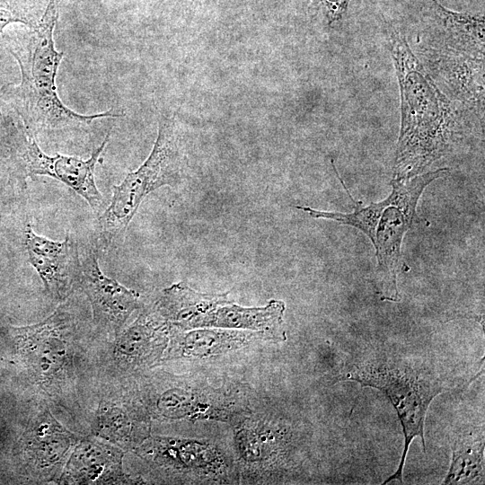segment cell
Masks as SVG:
<instances>
[{
	"instance_id": "cell-1",
	"label": "cell",
	"mask_w": 485,
	"mask_h": 485,
	"mask_svg": "<svg viewBox=\"0 0 485 485\" xmlns=\"http://www.w3.org/2000/svg\"><path fill=\"white\" fill-rule=\"evenodd\" d=\"M57 17L56 0H49L35 26L2 36L3 43L16 59L21 70L18 85L2 88L3 99L18 115L28 132L57 137L90 134L96 119L118 118L110 109L103 113L82 115L60 101L55 78L64 53L55 48L53 30Z\"/></svg>"
},
{
	"instance_id": "cell-2",
	"label": "cell",
	"mask_w": 485,
	"mask_h": 485,
	"mask_svg": "<svg viewBox=\"0 0 485 485\" xmlns=\"http://www.w3.org/2000/svg\"><path fill=\"white\" fill-rule=\"evenodd\" d=\"M401 93V122L392 180L423 173L443 157L460 136L454 106L411 51L404 35L386 29Z\"/></svg>"
},
{
	"instance_id": "cell-3",
	"label": "cell",
	"mask_w": 485,
	"mask_h": 485,
	"mask_svg": "<svg viewBox=\"0 0 485 485\" xmlns=\"http://www.w3.org/2000/svg\"><path fill=\"white\" fill-rule=\"evenodd\" d=\"M422 48L463 101L483 109L484 17L454 12L437 0L422 7Z\"/></svg>"
},
{
	"instance_id": "cell-4",
	"label": "cell",
	"mask_w": 485,
	"mask_h": 485,
	"mask_svg": "<svg viewBox=\"0 0 485 485\" xmlns=\"http://www.w3.org/2000/svg\"><path fill=\"white\" fill-rule=\"evenodd\" d=\"M331 163L337 177L354 204V210L351 213H340L304 206H297L296 208L313 218L333 220L365 234L375 249L379 271L397 294L396 279L401 266V244L405 234L416 218L419 199L423 190L435 180L447 175L449 169L440 168L403 181L392 180V192L385 199L364 206L352 198L335 164Z\"/></svg>"
},
{
	"instance_id": "cell-5",
	"label": "cell",
	"mask_w": 485,
	"mask_h": 485,
	"mask_svg": "<svg viewBox=\"0 0 485 485\" xmlns=\"http://www.w3.org/2000/svg\"><path fill=\"white\" fill-rule=\"evenodd\" d=\"M185 156L180 143L175 117L162 114L158 135L147 159L128 172L113 194L107 208L97 219V233L101 246L110 248L119 242L142 200L152 191L180 183Z\"/></svg>"
},
{
	"instance_id": "cell-6",
	"label": "cell",
	"mask_w": 485,
	"mask_h": 485,
	"mask_svg": "<svg viewBox=\"0 0 485 485\" xmlns=\"http://www.w3.org/2000/svg\"><path fill=\"white\" fill-rule=\"evenodd\" d=\"M340 380L353 381L362 387L383 392L392 404L404 435V449L397 470L385 480L403 481V468L409 447L419 436L424 452L425 419L431 401L444 392L445 385L430 375H425L409 364L394 360H369L354 365L340 375Z\"/></svg>"
},
{
	"instance_id": "cell-7",
	"label": "cell",
	"mask_w": 485,
	"mask_h": 485,
	"mask_svg": "<svg viewBox=\"0 0 485 485\" xmlns=\"http://www.w3.org/2000/svg\"><path fill=\"white\" fill-rule=\"evenodd\" d=\"M136 452L149 464L183 481L223 484L240 481L234 457L205 438L149 436Z\"/></svg>"
},
{
	"instance_id": "cell-8",
	"label": "cell",
	"mask_w": 485,
	"mask_h": 485,
	"mask_svg": "<svg viewBox=\"0 0 485 485\" xmlns=\"http://www.w3.org/2000/svg\"><path fill=\"white\" fill-rule=\"evenodd\" d=\"M151 412L161 419L235 424L251 413L234 388L217 386L197 376H181L158 392Z\"/></svg>"
},
{
	"instance_id": "cell-9",
	"label": "cell",
	"mask_w": 485,
	"mask_h": 485,
	"mask_svg": "<svg viewBox=\"0 0 485 485\" xmlns=\"http://www.w3.org/2000/svg\"><path fill=\"white\" fill-rule=\"evenodd\" d=\"M293 431L277 419L249 413L235 424L234 460L240 481L271 482L286 472L293 452Z\"/></svg>"
},
{
	"instance_id": "cell-10",
	"label": "cell",
	"mask_w": 485,
	"mask_h": 485,
	"mask_svg": "<svg viewBox=\"0 0 485 485\" xmlns=\"http://www.w3.org/2000/svg\"><path fill=\"white\" fill-rule=\"evenodd\" d=\"M109 139L110 133L87 160L59 154L50 156L40 148L35 137L24 128L21 157L26 177L45 175L57 179L98 212L102 206V196L95 183L94 170Z\"/></svg>"
},
{
	"instance_id": "cell-11",
	"label": "cell",
	"mask_w": 485,
	"mask_h": 485,
	"mask_svg": "<svg viewBox=\"0 0 485 485\" xmlns=\"http://www.w3.org/2000/svg\"><path fill=\"white\" fill-rule=\"evenodd\" d=\"M24 246L31 266L39 274L48 294L63 300L81 278L80 251L67 233L65 240L52 241L36 234L30 223L23 229Z\"/></svg>"
},
{
	"instance_id": "cell-12",
	"label": "cell",
	"mask_w": 485,
	"mask_h": 485,
	"mask_svg": "<svg viewBox=\"0 0 485 485\" xmlns=\"http://www.w3.org/2000/svg\"><path fill=\"white\" fill-rule=\"evenodd\" d=\"M80 261L79 286L90 301L95 322L117 334L138 307L139 294L102 273L93 247L84 248Z\"/></svg>"
},
{
	"instance_id": "cell-13",
	"label": "cell",
	"mask_w": 485,
	"mask_h": 485,
	"mask_svg": "<svg viewBox=\"0 0 485 485\" xmlns=\"http://www.w3.org/2000/svg\"><path fill=\"white\" fill-rule=\"evenodd\" d=\"M283 301L270 300L265 306L244 307L229 298V292L207 294L189 329L224 328L267 331L286 340Z\"/></svg>"
},
{
	"instance_id": "cell-14",
	"label": "cell",
	"mask_w": 485,
	"mask_h": 485,
	"mask_svg": "<svg viewBox=\"0 0 485 485\" xmlns=\"http://www.w3.org/2000/svg\"><path fill=\"white\" fill-rule=\"evenodd\" d=\"M267 331L224 328L181 330L170 326L165 358L210 359L239 351L252 343L281 341Z\"/></svg>"
},
{
	"instance_id": "cell-15",
	"label": "cell",
	"mask_w": 485,
	"mask_h": 485,
	"mask_svg": "<svg viewBox=\"0 0 485 485\" xmlns=\"http://www.w3.org/2000/svg\"><path fill=\"white\" fill-rule=\"evenodd\" d=\"M124 452L117 446L96 439L82 440L71 454L62 476L61 483L110 484L134 483L123 472Z\"/></svg>"
},
{
	"instance_id": "cell-16",
	"label": "cell",
	"mask_w": 485,
	"mask_h": 485,
	"mask_svg": "<svg viewBox=\"0 0 485 485\" xmlns=\"http://www.w3.org/2000/svg\"><path fill=\"white\" fill-rule=\"evenodd\" d=\"M169 323L154 308L143 313L119 337L116 354L127 366L138 368L155 362L166 349Z\"/></svg>"
},
{
	"instance_id": "cell-17",
	"label": "cell",
	"mask_w": 485,
	"mask_h": 485,
	"mask_svg": "<svg viewBox=\"0 0 485 485\" xmlns=\"http://www.w3.org/2000/svg\"><path fill=\"white\" fill-rule=\"evenodd\" d=\"M94 434L119 448H137L149 437V421L137 410L110 403L101 404L94 423Z\"/></svg>"
},
{
	"instance_id": "cell-18",
	"label": "cell",
	"mask_w": 485,
	"mask_h": 485,
	"mask_svg": "<svg viewBox=\"0 0 485 485\" xmlns=\"http://www.w3.org/2000/svg\"><path fill=\"white\" fill-rule=\"evenodd\" d=\"M73 440V436L47 411L31 428L27 450L37 468H48L63 461Z\"/></svg>"
},
{
	"instance_id": "cell-19",
	"label": "cell",
	"mask_w": 485,
	"mask_h": 485,
	"mask_svg": "<svg viewBox=\"0 0 485 485\" xmlns=\"http://www.w3.org/2000/svg\"><path fill=\"white\" fill-rule=\"evenodd\" d=\"M452 462L444 484L481 481L484 476V437L472 432L459 435L452 446Z\"/></svg>"
},
{
	"instance_id": "cell-20",
	"label": "cell",
	"mask_w": 485,
	"mask_h": 485,
	"mask_svg": "<svg viewBox=\"0 0 485 485\" xmlns=\"http://www.w3.org/2000/svg\"><path fill=\"white\" fill-rule=\"evenodd\" d=\"M23 130L21 119L0 106V189L27 178L21 157Z\"/></svg>"
},
{
	"instance_id": "cell-21",
	"label": "cell",
	"mask_w": 485,
	"mask_h": 485,
	"mask_svg": "<svg viewBox=\"0 0 485 485\" xmlns=\"http://www.w3.org/2000/svg\"><path fill=\"white\" fill-rule=\"evenodd\" d=\"M44 3L45 0H0V35L12 22L37 25L44 13Z\"/></svg>"
},
{
	"instance_id": "cell-22",
	"label": "cell",
	"mask_w": 485,
	"mask_h": 485,
	"mask_svg": "<svg viewBox=\"0 0 485 485\" xmlns=\"http://www.w3.org/2000/svg\"><path fill=\"white\" fill-rule=\"evenodd\" d=\"M349 0H309V9L328 26L339 23L345 16Z\"/></svg>"
}]
</instances>
